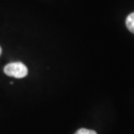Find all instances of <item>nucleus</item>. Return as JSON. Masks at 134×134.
<instances>
[{"label": "nucleus", "mask_w": 134, "mask_h": 134, "mask_svg": "<svg viewBox=\"0 0 134 134\" xmlns=\"http://www.w3.org/2000/svg\"><path fill=\"white\" fill-rule=\"evenodd\" d=\"M2 54V48H1V46H0V55Z\"/></svg>", "instance_id": "4"}, {"label": "nucleus", "mask_w": 134, "mask_h": 134, "mask_svg": "<svg viewBox=\"0 0 134 134\" xmlns=\"http://www.w3.org/2000/svg\"><path fill=\"white\" fill-rule=\"evenodd\" d=\"M7 76L16 78H23L28 75V68L22 62H13L8 64L4 69Z\"/></svg>", "instance_id": "1"}, {"label": "nucleus", "mask_w": 134, "mask_h": 134, "mask_svg": "<svg viewBox=\"0 0 134 134\" xmlns=\"http://www.w3.org/2000/svg\"><path fill=\"white\" fill-rule=\"evenodd\" d=\"M75 134H97V132L93 130L86 129V128H81V129L77 131Z\"/></svg>", "instance_id": "3"}, {"label": "nucleus", "mask_w": 134, "mask_h": 134, "mask_svg": "<svg viewBox=\"0 0 134 134\" xmlns=\"http://www.w3.org/2000/svg\"><path fill=\"white\" fill-rule=\"evenodd\" d=\"M125 24L131 32L134 33V12L131 13L128 15L125 20Z\"/></svg>", "instance_id": "2"}]
</instances>
